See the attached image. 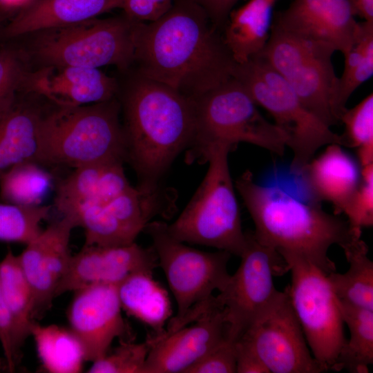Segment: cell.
<instances>
[{
  "label": "cell",
  "mask_w": 373,
  "mask_h": 373,
  "mask_svg": "<svg viewBox=\"0 0 373 373\" xmlns=\"http://www.w3.org/2000/svg\"><path fill=\"white\" fill-rule=\"evenodd\" d=\"M204 10L173 0L159 19L135 22L134 61L139 75L193 99L233 77L236 65Z\"/></svg>",
  "instance_id": "6da1fadb"
},
{
  "label": "cell",
  "mask_w": 373,
  "mask_h": 373,
  "mask_svg": "<svg viewBox=\"0 0 373 373\" xmlns=\"http://www.w3.org/2000/svg\"><path fill=\"white\" fill-rule=\"evenodd\" d=\"M123 111L125 162L137 175L138 189L155 191L174 160L191 144L193 102L138 74L125 94Z\"/></svg>",
  "instance_id": "7a4b0ae2"
},
{
  "label": "cell",
  "mask_w": 373,
  "mask_h": 373,
  "mask_svg": "<svg viewBox=\"0 0 373 373\" xmlns=\"http://www.w3.org/2000/svg\"><path fill=\"white\" fill-rule=\"evenodd\" d=\"M236 186L254 223V238L281 256L303 258L328 274L336 271L329 247L337 245L343 250L361 238L338 215L302 202L278 186L257 184L249 170Z\"/></svg>",
  "instance_id": "3957f363"
},
{
  "label": "cell",
  "mask_w": 373,
  "mask_h": 373,
  "mask_svg": "<svg viewBox=\"0 0 373 373\" xmlns=\"http://www.w3.org/2000/svg\"><path fill=\"white\" fill-rule=\"evenodd\" d=\"M120 104L114 98L77 107H57L42 115L38 162L41 165L81 166L125 162Z\"/></svg>",
  "instance_id": "277c9868"
},
{
  "label": "cell",
  "mask_w": 373,
  "mask_h": 373,
  "mask_svg": "<svg viewBox=\"0 0 373 373\" xmlns=\"http://www.w3.org/2000/svg\"><path fill=\"white\" fill-rule=\"evenodd\" d=\"M194 131L187 159L202 160L210 148L249 143L282 155L287 146L285 134L260 113L257 104L233 77L192 99Z\"/></svg>",
  "instance_id": "5b68a950"
},
{
  "label": "cell",
  "mask_w": 373,
  "mask_h": 373,
  "mask_svg": "<svg viewBox=\"0 0 373 373\" xmlns=\"http://www.w3.org/2000/svg\"><path fill=\"white\" fill-rule=\"evenodd\" d=\"M232 148L217 145L204 154L207 173L194 195L167 229L184 243L211 247L240 257L246 243L240 209L230 175L228 155Z\"/></svg>",
  "instance_id": "8992f818"
},
{
  "label": "cell",
  "mask_w": 373,
  "mask_h": 373,
  "mask_svg": "<svg viewBox=\"0 0 373 373\" xmlns=\"http://www.w3.org/2000/svg\"><path fill=\"white\" fill-rule=\"evenodd\" d=\"M233 77L273 117L293 152L290 171L300 174L317 150L329 144L343 146L341 135L307 110L289 84L260 55L236 64Z\"/></svg>",
  "instance_id": "52a82bcc"
},
{
  "label": "cell",
  "mask_w": 373,
  "mask_h": 373,
  "mask_svg": "<svg viewBox=\"0 0 373 373\" xmlns=\"http://www.w3.org/2000/svg\"><path fill=\"white\" fill-rule=\"evenodd\" d=\"M335 49L289 32L272 21L267 44L260 53L289 84L305 107L327 126L341 123L338 77L332 57Z\"/></svg>",
  "instance_id": "ba28073f"
},
{
  "label": "cell",
  "mask_w": 373,
  "mask_h": 373,
  "mask_svg": "<svg viewBox=\"0 0 373 373\" xmlns=\"http://www.w3.org/2000/svg\"><path fill=\"white\" fill-rule=\"evenodd\" d=\"M134 26L122 15L41 31L34 52L45 65L126 69L134 61Z\"/></svg>",
  "instance_id": "9c48e42d"
},
{
  "label": "cell",
  "mask_w": 373,
  "mask_h": 373,
  "mask_svg": "<svg viewBox=\"0 0 373 373\" xmlns=\"http://www.w3.org/2000/svg\"><path fill=\"white\" fill-rule=\"evenodd\" d=\"M152 240L153 248L177 305V313L166 329L176 326L198 305L220 291L230 274L227 267L231 254L226 251L208 252L187 246L172 236L167 224L151 221L144 231Z\"/></svg>",
  "instance_id": "30bf717a"
},
{
  "label": "cell",
  "mask_w": 373,
  "mask_h": 373,
  "mask_svg": "<svg viewBox=\"0 0 373 373\" xmlns=\"http://www.w3.org/2000/svg\"><path fill=\"white\" fill-rule=\"evenodd\" d=\"M282 257L291 272L286 289L311 353L323 372L333 370L346 341L339 299L317 266L297 256Z\"/></svg>",
  "instance_id": "8fae6325"
},
{
  "label": "cell",
  "mask_w": 373,
  "mask_h": 373,
  "mask_svg": "<svg viewBox=\"0 0 373 373\" xmlns=\"http://www.w3.org/2000/svg\"><path fill=\"white\" fill-rule=\"evenodd\" d=\"M245 235L240 265L216 296L224 311L227 337L235 341L279 294L274 277L289 271L277 251L258 242L252 231H246Z\"/></svg>",
  "instance_id": "7c38bea8"
},
{
  "label": "cell",
  "mask_w": 373,
  "mask_h": 373,
  "mask_svg": "<svg viewBox=\"0 0 373 373\" xmlns=\"http://www.w3.org/2000/svg\"><path fill=\"white\" fill-rule=\"evenodd\" d=\"M175 199V193L169 188L146 191L131 186L67 216L84 229V245L122 246L135 242L155 216L173 214Z\"/></svg>",
  "instance_id": "4fadbf2b"
},
{
  "label": "cell",
  "mask_w": 373,
  "mask_h": 373,
  "mask_svg": "<svg viewBox=\"0 0 373 373\" xmlns=\"http://www.w3.org/2000/svg\"><path fill=\"white\" fill-rule=\"evenodd\" d=\"M238 339L258 354L269 373L323 372L309 349L286 288Z\"/></svg>",
  "instance_id": "5bb4252c"
},
{
  "label": "cell",
  "mask_w": 373,
  "mask_h": 373,
  "mask_svg": "<svg viewBox=\"0 0 373 373\" xmlns=\"http://www.w3.org/2000/svg\"><path fill=\"white\" fill-rule=\"evenodd\" d=\"M74 293L67 311L68 327L80 342L86 361L104 356L117 338L133 341L122 314L117 285H90Z\"/></svg>",
  "instance_id": "9a60e30c"
},
{
  "label": "cell",
  "mask_w": 373,
  "mask_h": 373,
  "mask_svg": "<svg viewBox=\"0 0 373 373\" xmlns=\"http://www.w3.org/2000/svg\"><path fill=\"white\" fill-rule=\"evenodd\" d=\"M227 337L224 311L216 300L195 321L159 336L149 334L143 373H184Z\"/></svg>",
  "instance_id": "2e32d148"
},
{
  "label": "cell",
  "mask_w": 373,
  "mask_h": 373,
  "mask_svg": "<svg viewBox=\"0 0 373 373\" xmlns=\"http://www.w3.org/2000/svg\"><path fill=\"white\" fill-rule=\"evenodd\" d=\"M157 265L153 248L141 247L135 242L122 246L84 245L72 255L55 297L90 285H118L134 273L153 272Z\"/></svg>",
  "instance_id": "e0dca14e"
},
{
  "label": "cell",
  "mask_w": 373,
  "mask_h": 373,
  "mask_svg": "<svg viewBox=\"0 0 373 373\" xmlns=\"http://www.w3.org/2000/svg\"><path fill=\"white\" fill-rule=\"evenodd\" d=\"M76 227L67 216L52 223L18 255L34 296V319L48 309L65 275L72 255L69 250L72 230Z\"/></svg>",
  "instance_id": "ac0fdd59"
},
{
  "label": "cell",
  "mask_w": 373,
  "mask_h": 373,
  "mask_svg": "<svg viewBox=\"0 0 373 373\" xmlns=\"http://www.w3.org/2000/svg\"><path fill=\"white\" fill-rule=\"evenodd\" d=\"M348 0H294L273 22L282 28L325 43L343 54L352 46L359 22Z\"/></svg>",
  "instance_id": "d6986e66"
},
{
  "label": "cell",
  "mask_w": 373,
  "mask_h": 373,
  "mask_svg": "<svg viewBox=\"0 0 373 373\" xmlns=\"http://www.w3.org/2000/svg\"><path fill=\"white\" fill-rule=\"evenodd\" d=\"M28 88L57 107H77L106 102L117 90L115 78L99 68L45 65L25 75Z\"/></svg>",
  "instance_id": "ffe728a7"
},
{
  "label": "cell",
  "mask_w": 373,
  "mask_h": 373,
  "mask_svg": "<svg viewBox=\"0 0 373 373\" xmlns=\"http://www.w3.org/2000/svg\"><path fill=\"white\" fill-rule=\"evenodd\" d=\"M341 146L327 144L322 154L311 160L299 174L312 202H332L335 215L342 213L361 181V169Z\"/></svg>",
  "instance_id": "44dd1931"
},
{
  "label": "cell",
  "mask_w": 373,
  "mask_h": 373,
  "mask_svg": "<svg viewBox=\"0 0 373 373\" xmlns=\"http://www.w3.org/2000/svg\"><path fill=\"white\" fill-rule=\"evenodd\" d=\"M124 162L86 164L75 170L57 186L55 205L63 216L97 203L132 186L124 173Z\"/></svg>",
  "instance_id": "7402d4cb"
},
{
  "label": "cell",
  "mask_w": 373,
  "mask_h": 373,
  "mask_svg": "<svg viewBox=\"0 0 373 373\" xmlns=\"http://www.w3.org/2000/svg\"><path fill=\"white\" fill-rule=\"evenodd\" d=\"M118 0H28L5 28L7 37L68 26L117 9Z\"/></svg>",
  "instance_id": "603a6c76"
},
{
  "label": "cell",
  "mask_w": 373,
  "mask_h": 373,
  "mask_svg": "<svg viewBox=\"0 0 373 373\" xmlns=\"http://www.w3.org/2000/svg\"><path fill=\"white\" fill-rule=\"evenodd\" d=\"M276 0H249L231 10L222 39L236 64L259 55L269 37L272 10Z\"/></svg>",
  "instance_id": "cb8c5ba5"
},
{
  "label": "cell",
  "mask_w": 373,
  "mask_h": 373,
  "mask_svg": "<svg viewBox=\"0 0 373 373\" xmlns=\"http://www.w3.org/2000/svg\"><path fill=\"white\" fill-rule=\"evenodd\" d=\"M122 310L150 327V334H163L173 317L168 291L155 280L152 271L134 273L117 285Z\"/></svg>",
  "instance_id": "d4e9b609"
},
{
  "label": "cell",
  "mask_w": 373,
  "mask_h": 373,
  "mask_svg": "<svg viewBox=\"0 0 373 373\" xmlns=\"http://www.w3.org/2000/svg\"><path fill=\"white\" fill-rule=\"evenodd\" d=\"M41 116L39 110L15 102L0 117V179L17 164L24 162L39 163Z\"/></svg>",
  "instance_id": "484cf974"
},
{
  "label": "cell",
  "mask_w": 373,
  "mask_h": 373,
  "mask_svg": "<svg viewBox=\"0 0 373 373\" xmlns=\"http://www.w3.org/2000/svg\"><path fill=\"white\" fill-rule=\"evenodd\" d=\"M43 367L51 373H78L86 361L83 347L69 327L41 325L30 329Z\"/></svg>",
  "instance_id": "4316f807"
},
{
  "label": "cell",
  "mask_w": 373,
  "mask_h": 373,
  "mask_svg": "<svg viewBox=\"0 0 373 373\" xmlns=\"http://www.w3.org/2000/svg\"><path fill=\"white\" fill-rule=\"evenodd\" d=\"M0 279L5 301L11 316L16 343L20 350L30 336L34 321V296L18 255L9 249L0 261Z\"/></svg>",
  "instance_id": "83f0119b"
},
{
  "label": "cell",
  "mask_w": 373,
  "mask_h": 373,
  "mask_svg": "<svg viewBox=\"0 0 373 373\" xmlns=\"http://www.w3.org/2000/svg\"><path fill=\"white\" fill-rule=\"evenodd\" d=\"M339 301L350 338L341 348L333 370L367 373L373 363V310Z\"/></svg>",
  "instance_id": "f1b7e54d"
},
{
  "label": "cell",
  "mask_w": 373,
  "mask_h": 373,
  "mask_svg": "<svg viewBox=\"0 0 373 373\" xmlns=\"http://www.w3.org/2000/svg\"><path fill=\"white\" fill-rule=\"evenodd\" d=\"M343 251L348 270L327 275L336 296L341 301L373 310V262L367 256L368 247L360 239Z\"/></svg>",
  "instance_id": "f546056e"
},
{
  "label": "cell",
  "mask_w": 373,
  "mask_h": 373,
  "mask_svg": "<svg viewBox=\"0 0 373 373\" xmlns=\"http://www.w3.org/2000/svg\"><path fill=\"white\" fill-rule=\"evenodd\" d=\"M42 166L24 162L6 172L0 179L1 201L27 207L41 205L52 186V177Z\"/></svg>",
  "instance_id": "4dcf8cb0"
},
{
  "label": "cell",
  "mask_w": 373,
  "mask_h": 373,
  "mask_svg": "<svg viewBox=\"0 0 373 373\" xmlns=\"http://www.w3.org/2000/svg\"><path fill=\"white\" fill-rule=\"evenodd\" d=\"M345 66L338 77V105L343 113L354 91L373 74V22H359L356 37L350 48L343 53Z\"/></svg>",
  "instance_id": "1f68e13d"
},
{
  "label": "cell",
  "mask_w": 373,
  "mask_h": 373,
  "mask_svg": "<svg viewBox=\"0 0 373 373\" xmlns=\"http://www.w3.org/2000/svg\"><path fill=\"white\" fill-rule=\"evenodd\" d=\"M341 123L345 125L343 146L356 149L361 167L373 163V94L347 108Z\"/></svg>",
  "instance_id": "d6a6232c"
},
{
  "label": "cell",
  "mask_w": 373,
  "mask_h": 373,
  "mask_svg": "<svg viewBox=\"0 0 373 373\" xmlns=\"http://www.w3.org/2000/svg\"><path fill=\"white\" fill-rule=\"evenodd\" d=\"M50 206L27 207L0 202V240L28 244L41 231Z\"/></svg>",
  "instance_id": "836d02e7"
},
{
  "label": "cell",
  "mask_w": 373,
  "mask_h": 373,
  "mask_svg": "<svg viewBox=\"0 0 373 373\" xmlns=\"http://www.w3.org/2000/svg\"><path fill=\"white\" fill-rule=\"evenodd\" d=\"M150 349L149 341H120L112 352L92 362L89 373H143Z\"/></svg>",
  "instance_id": "e575fe53"
},
{
  "label": "cell",
  "mask_w": 373,
  "mask_h": 373,
  "mask_svg": "<svg viewBox=\"0 0 373 373\" xmlns=\"http://www.w3.org/2000/svg\"><path fill=\"white\" fill-rule=\"evenodd\" d=\"M342 213L350 230L361 236L362 229L373 225V163L361 168V181Z\"/></svg>",
  "instance_id": "d590c367"
},
{
  "label": "cell",
  "mask_w": 373,
  "mask_h": 373,
  "mask_svg": "<svg viewBox=\"0 0 373 373\" xmlns=\"http://www.w3.org/2000/svg\"><path fill=\"white\" fill-rule=\"evenodd\" d=\"M24 73L17 56L9 50L0 51V117L15 102V93L23 81Z\"/></svg>",
  "instance_id": "8d00e7d4"
},
{
  "label": "cell",
  "mask_w": 373,
  "mask_h": 373,
  "mask_svg": "<svg viewBox=\"0 0 373 373\" xmlns=\"http://www.w3.org/2000/svg\"><path fill=\"white\" fill-rule=\"evenodd\" d=\"M236 372V341L225 338L184 373Z\"/></svg>",
  "instance_id": "74e56055"
},
{
  "label": "cell",
  "mask_w": 373,
  "mask_h": 373,
  "mask_svg": "<svg viewBox=\"0 0 373 373\" xmlns=\"http://www.w3.org/2000/svg\"><path fill=\"white\" fill-rule=\"evenodd\" d=\"M173 3V0H118L117 8L133 21L149 23L162 17Z\"/></svg>",
  "instance_id": "f35d334b"
},
{
  "label": "cell",
  "mask_w": 373,
  "mask_h": 373,
  "mask_svg": "<svg viewBox=\"0 0 373 373\" xmlns=\"http://www.w3.org/2000/svg\"><path fill=\"white\" fill-rule=\"evenodd\" d=\"M0 343L8 370L13 371L19 359L14 325L8 312L0 279Z\"/></svg>",
  "instance_id": "ab89813d"
},
{
  "label": "cell",
  "mask_w": 373,
  "mask_h": 373,
  "mask_svg": "<svg viewBox=\"0 0 373 373\" xmlns=\"http://www.w3.org/2000/svg\"><path fill=\"white\" fill-rule=\"evenodd\" d=\"M237 373H269L258 354L240 339L236 341Z\"/></svg>",
  "instance_id": "60d3db41"
},
{
  "label": "cell",
  "mask_w": 373,
  "mask_h": 373,
  "mask_svg": "<svg viewBox=\"0 0 373 373\" xmlns=\"http://www.w3.org/2000/svg\"><path fill=\"white\" fill-rule=\"evenodd\" d=\"M207 13L218 28L225 24L232 8L239 0H191Z\"/></svg>",
  "instance_id": "b9f144b4"
},
{
  "label": "cell",
  "mask_w": 373,
  "mask_h": 373,
  "mask_svg": "<svg viewBox=\"0 0 373 373\" xmlns=\"http://www.w3.org/2000/svg\"><path fill=\"white\" fill-rule=\"evenodd\" d=\"M356 15L366 21L373 22V0H348Z\"/></svg>",
  "instance_id": "7bdbcfd3"
}]
</instances>
